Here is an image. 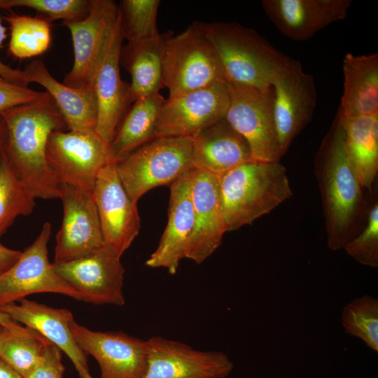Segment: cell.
I'll use <instances>...</instances> for the list:
<instances>
[{"label":"cell","mask_w":378,"mask_h":378,"mask_svg":"<svg viewBox=\"0 0 378 378\" xmlns=\"http://www.w3.org/2000/svg\"><path fill=\"white\" fill-rule=\"evenodd\" d=\"M344 138L342 120L337 111L314 162L327 244L332 251L344 249L360 232L370 204L349 161Z\"/></svg>","instance_id":"6da1fadb"},{"label":"cell","mask_w":378,"mask_h":378,"mask_svg":"<svg viewBox=\"0 0 378 378\" xmlns=\"http://www.w3.org/2000/svg\"><path fill=\"white\" fill-rule=\"evenodd\" d=\"M1 115L7 131L5 155L17 177L35 198H60L61 183L48 163L46 146L52 132L67 127L52 98L47 92Z\"/></svg>","instance_id":"7a4b0ae2"},{"label":"cell","mask_w":378,"mask_h":378,"mask_svg":"<svg viewBox=\"0 0 378 378\" xmlns=\"http://www.w3.org/2000/svg\"><path fill=\"white\" fill-rule=\"evenodd\" d=\"M227 83L265 89L293 59L274 48L255 30L236 22H202Z\"/></svg>","instance_id":"3957f363"},{"label":"cell","mask_w":378,"mask_h":378,"mask_svg":"<svg viewBox=\"0 0 378 378\" xmlns=\"http://www.w3.org/2000/svg\"><path fill=\"white\" fill-rule=\"evenodd\" d=\"M218 176L227 232L251 224L293 195L280 162L252 160Z\"/></svg>","instance_id":"277c9868"},{"label":"cell","mask_w":378,"mask_h":378,"mask_svg":"<svg viewBox=\"0 0 378 378\" xmlns=\"http://www.w3.org/2000/svg\"><path fill=\"white\" fill-rule=\"evenodd\" d=\"M162 79L169 98L227 82L216 50L200 22L177 35L167 34L163 47Z\"/></svg>","instance_id":"5b68a950"},{"label":"cell","mask_w":378,"mask_h":378,"mask_svg":"<svg viewBox=\"0 0 378 378\" xmlns=\"http://www.w3.org/2000/svg\"><path fill=\"white\" fill-rule=\"evenodd\" d=\"M116 164L120 181L136 203L148 190L171 186L194 168L191 137H155Z\"/></svg>","instance_id":"8992f818"},{"label":"cell","mask_w":378,"mask_h":378,"mask_svg":"<svg viewBox=\"0 0 378 378\" xmlns=\"http://www.w3.org/2000/svg\"><path fill=\"white\" fill-rule=\"evenodd\" d=\"M71 36L74 64L62 81L73 88L93 86L96 72L120 27L119 6L113 0H92L86 17L62 22Z\"/></svg>","instance_id":"52a82bcc"},{"label":"cell","mask_w":378,"mask_h":378,"mask_svg":"<svg viewBox=\"0 0 378 378\" xmlns=\"http://www.w3.org/2000/svg\"><path fill=\"white\" fill-rule=\"evenodd\" d=\"M46 159L60 183L88 192H92L100 170L112 162L109 146L94 130L52 132Z\"/></svg>","instance_id":"ba28073f"},{"label":"cell","mask_w":378,"mask_h":378,"mask_svg":"<svg viewBox=\"0 0 378 378\" xmlns=\"http://www.w3.org/2000/svg\"><path fill=\"white\" fill-rule=\"evenodd\" d=\"M230 103L227 121L247 141L254 161L280 162L274 118V89L227 83Z\"/></svg>","instance_id":"9c48e42d"},{"label":"cell","mask_w":378,"mask_h":378,"mask_svg":"<svg viewBox=\"0 0 378 378\" xmlns=\"http://www.w3.org/2000/svg\"><path fill=\"white\" fill-rule=\"evenodd\" d=\"M120 258L104 244L80 258L52 265L58 276L79 294L80 300L121 306L125 303V269Z\"/></svg>","instance_id":"30bf717a"},{"label":"cell","mask_w":378,"mask_h":378,"mask_svg":"<svg viewBox=\"0 0 378 378\" xmlns=\"http://www.w3.org/2000/svg\"><path fill=\"white\" fill-rule=\"evenodd\" d=\"M51 225L46 222L34 241L18 260L0 274V306L37 293H55L80 300L79 294L60 278L49 261Z\"/></svg>","instance_id":"8fae6325"},{"label":"cell","mask_w":378,"mask_h":378,"mask_svg":"<svg viewBox=\"0 0 378 378\" xmlns=\"http://www.w3.org/2000/svg\"><path fill=\"white\" fill-rule=\"evenodd\" d=\"M230 103L227 82L216 83L165 99L155 128V137H192L225 118Z\"/></svg>","instance_id":"7c38bea8"},{"label":"cell","mask_w":378,"mask_h":378,"mask_svg":"<svg viewBox=\"0 0 378 378\" xmlns=\"http://www.w3.org/2000/svg\"><path fill=\"white\" fill-rule=\"evenodd\" d=\"M272 85L275 127L283 156L314 115L316 88L314 76L304 72L295 59L276 76Z\"/></svg>","instance_id":"4fadbf2b"},{"label":"cell","mask_w":378,"mask_h":378,"mask_svg":"<svg viewBox=\"0 0 378 378\" xmlns=\"http://www.w3.org/2000/svg\"><path fill=\"white\" fill-rule=\"evenodd\" d=\"M92 192L104 243L121 257L138 235L141 221L137 203L125 190L115 163L100 170Z\"/></svg>","instance_id":"5bb4252c"},{"label":"cell","mask_w":378,"mask_h":378,"mask_svg":"<svg viewBox=\"0 0 378 378\" xmlns=\"http://www.w3.org/2000/svg\"><path fill=\"white\" fill-rule=\"evenodd\" d=\"M70 329L82 351L98 362L101 378H143L147 368V340L120 331H93L74 319Z\"/></svg>","instance_id":"9a60e30c"},{"label":"cell","mask_w":378,"mask_h":378,"mask_svg":"<svg viewBox=\"0 0 378 378\" xmlns=\"http://www.w3.org/2000/svg\"><path fill=\"white\" fill-rule=\"evenodd\" d=\"M147 342V368L143 378H225L234 368L221 351L197 350L160 336H153Z\"/></svg>","instance_id":"2e32d148"},{"label":"cell","mask_w":378,"mask_h":378,"mask_svg":"<svg viewBox=\"0 0 378 378\" xmlns=\"http://www.w3.org/2000/svg\"><path fill=\"white\" fill-rule=\"evenodd\" d=\"M59 199L63 218L56 236L55 263L77 259L105 244L92 192L61 183Z\"/></svg>","instance_id":"e0dca14e"},{"label":"cell","mask_w":378,"mask_h":378,"mask_svg":"<svg viewBox=\"0 0 378 378\" xmlns=\"http://www.w3.org/2000/svg\"><path fill=\"white\" fill-rule=\"evenodd\" d=\"M190 192L194 226L185 251V258L201 264L219 247L227 232L218 176L193 168Z\"/></svg>","instance_id":"ac0fdd59"},{"label":"cell","mask_w":378,"mask_h":378,"mask_svg":"<svg viewBox=\"0 0 378 378\" xmlns=\"http://www.w3.org/2000/svg\"><path fill=\"white\" fill-rule=\"evenodd\" d=\"M262 9L278 31L306 41L328 25L344 19L351 0H263Z\"/></svg>","instance_id":"d6986e66"},{"label":"cell","mask_w":378,"mask_h":378,"mask_svg":"<svg viewBox=\"0 0 378 378\" xmlns=\"http://www.w3.org/2000/svg\"><path fill=\"white\" fill-rule=\"evenodd\" d=\"M123 38L120 25L101 62L93 80L97 104L96 132L109 146L116 129L126 113L132 99L130 84L120 74Z\"/></svg>","instance_id":"ffe728a7"},{"label":"cell","mask_w":378,"mask_h":378,"mask_svg":"<svg viewBox=\"0 0 378 378\" xmlns=\"http://www.w3.org/2000/svg\"><path fill=\"white\" fill-rule=\"evenodd\" d=\"M193 168L170 186L167 224L155 251L146 265L150 267H163L175 274L194 226V210L190 192Z\"/></svg>","instance_id":"44dd1931"},{"label":"cell","mask_w":378,"mask_h":378,"mask_svg":"<svg viewBox=\"0 0 378 378\" xmlns=\"http://www.w3.org/2000/svg\"><path fill=\"white\" fill-rule=\"evenodd\" d=\"M19 302L0 306V312L36 331L59 347L71 359L78 374L88 370L87 355L76 344L70 329L74 320L71 311L25 298Z\"/></svg>","instance_id":"7402d4cb"},{"label":"cell","mask_w":378,"mask_h":378,"mask_svg":"<svg viewBox=\"0 0 378 378\" xmlns=\"http://www.w3.org/2000/svg\"><path fill=\"white\" fill-rule=\"evenodd\" d=\"M192 151L194 168L217 176L253 160L247 141L225 118L192 136Z\"/></svg>","instance_id":"603a6c76"},{"label":"cell","mask_w":378,"mask_h":378,"mask_svg":"<svg viewBox=\"0 0 378 378\" xmlns=\"http://www.w3.org/2000/svg\"><path fill=\"white\" fill-rule=\"evenodd\" d=\"M23 71L30 83L41 85L52 98L69 130H95L97 104L93 86L66 85L56 80L40 59L33 60Z\"/></svg>","instance_id":"cb8c5ba5"},{"label":"cell","mask_w":378,"mask_h":378,"mask_svg":"<svg viewBox=\"0 0 378 378\" xmlns=\"http://www.w3.org/2000/svg\"><path fill=\"white\" fill-rule=\"evenodd\" d=\"M339 113L345 118L378 114V54L346 53Z\"/></svg>","instance_id":"d4e9b609"},{"label":"cell","mask_w":378,"mask_h":378,"mask_svg":"<svg viewBox=\"0 0 378 378\" xmlns=\"http://www.w3.org/2000/svg\"><path fill=\"white\" fill-rule=\"evenodd\" d=\"M340 115L349 161L363 188L372 195L378 172V114L349 118Z\"/></svg>","instance_id":"484cf974"},{"label":"cell","mask_w":378,"mask_h":378,"mask_svg":"<svg viewBox=\"0 0 378 378\" xmlns=\"http://www.w3.org/2000/svg\"><path fill=\"white\" fill-rule=\"evenodd\" d=\"M164 102L160 92L134 102L119 123L109 145L112 162L118 163L155 138L156 121Z\"/></svg>","instance_id":"4316f807"},{"label":"cell","mask_w":378,"mask_h":378,"mask_svg":"<svg viewBox=\"0 0 378 378\" xmlns=\"http://www.w3.org/2000/svg\"><path fill=\"white\" fill-rule=\"evenodd\" d=\"M167 34L122 47L120 59L130 72L131 99L134 102L160 92L164 87L162 55Z\"/></svg>","instance_id":"83f0119b"},{"label":"cell","mask_w":378,"mask_h":378,"mask_svg":"<svg viewBox=\"0 0 378 378\" xmlns=\"http://www.w3.org/2000/svg\"><path fill=\"white\" fill-rule=\"evenodd\" d=\"M49 342L26 326H0V359L24 377L39 362Z\"/></svg>","instance_id":"f1b7e54d"},{"label":"cell","mask_w":378,"mask_h":378,"mask_svg":"<svg viewBox=\"0 0 378 378\" xmlns=\"http://www.w3.org/2000/svg\"><path fill=\"white\" fill-rule=\"evenodd\" d=\"M8 24L9 53L18 59L43 54L51 43L50 22L37 15L31 17L10 10L2 17Z\"/></svg>","instance_id":"f546056e"},{"label":"cell","mask_w":378,"mask_h":378,"mask_svg":"<svg viewBox=\"0 0 378 378\" xmlns=\"http://www.w3.org/2000/svg\"><path fill=\"white\" fill-rule=\"evenodd\" d=\"M35 200L15 175L4 153L0 161V237L18 216L32 213Z\"/></svg>","instance_id":"4dcf8cb0"},{"label":"cell","mask_w":378,"mask_h":378,"mask_svg":"<svg viewBox=\"0 0 378 378\" xmlns=\"http://www.w3.org/2000/svg\"><path fill=\"white\" fill-rule=\"evenodd\" d=\"M160 0H122L118 4L121 34L127 44L158 36L157 16Z\"/></svg>","instance_id":"1f68e13d"},{"label":"cell","mask_w":378,"mask_h":378,"mask_svg":"<svg viewBox=\"0 0 378 378\" xmlns=\"http://www.w3.org/2000/svg\"><path fill=\"white\" fill-rule=\"evenodd\" d=\"M344 331L378 352V298L364 295L347 303L342 312Z\"/></svg>","instance_id":"d6a6232c"},{"label":"cell","mask_w":378,"mask_h":378,"mask_svg":"<svg viewBox=\"0 0 378 378\" xmlns=\"http://www.w3.org/2000/svg\"><path fill=\"white\" fill-rule=\"evenodd\" d=\"M92 0H0V7L10 9L25 7L37 11L39 16L51 22L75 21L86 17L91 7Z\"/></svg>","instance_id":"836d02e7"},{"label":"cell","mask_w":378,"mask_h":378,"mask_svg":"<svg viewBox=\"0 0 378 378\" xmlns=\"http://www.w3.org/2000/svg\"><path fill=\"white\" fill-rule=\"evenodd\" d=\"M370 204L366 220L360 232L344 250L348 255L362 265L378 267V202Z\"/></svg>","instance_id":"e575fe53"},{"label":"cell","mask_w":378,"mask_h":378,"mask_svg":"<svg viewBox=\"0 0 378 378\" xmlns=\"http://www.w3.org/2000/svg\"><path fill=\"white\" fill-rule=\"evenodd\" d=\"M47 92L34 90L8 82L0 77V115L16 106L27 104L43 98Z\"/></svg>","instance_id":"d590c367"},{"label":"cell","mask_w":378,"mask_h":378,"mask_svg":"<svg viewBox=\"0 0 378 378\" xmlns=\"http://www.w3.org/2000/svg\"><path fill=\"white\" fill-rule=\"evenodd\" d=\"M64 370L62 362V351L50 342L39 362L23 378H64Z\"/></svg>","instance_id":"8d00e7d4"},{"label":"cell","mask_w":378,"mask_h":378,"mask_svg":"<svg viewBox=\"0 0 378 378\" xmlns=\"http://www.w3.org/2000/svg\"><path fill=\"white\" fill-rule=\"evenodd\" d=\"M1 9V7H0ZM6 28L4 26L0 16V48L6 38ZM0 77L16 85L28 87L30 81L23 70L13 69L0 60Z\"/></svg>","instance_id":"74e56055"},{"label":"cell","mask_w":378,"mask_h":378,"mask_svg":"<svg viewBox=\"0 0 378 378\" xmlns=\"http://www.w3.org/2000/svg\"><path fill=\"white\" fill-rule=\"evenodd\" d=\"M21 253L22 251L7 248L0 242V274L8 270Z\"/></svg>","instance_id":"f35d334b"},{"label":"cell","mask_w":378,"mask_h":378,"mask_svg":"<svg viewBox=\"0 0 378 378\" xmlns=\"http://www.w3.org/2000/svg\"><path fill=\"white\" fill-rule=\"evenodd\" d=\"M0 378H23L13 368L0 359Z\"/></svg>","instance_id":"ab89813d"},{"label":"cell","mask_w":378,"mask_h":378,"mask_svg":"<svg viewBox=\"0 0 378 378\" xmlns=\"http://www.w3.org/2000/svg\"><path fill=\"white\" fill-rule=\"evenodd\" d=\"M7 131L5 121L0 115V161L1 160L6 149Z\"/></svg>","instance_id":"60d3db41"},{"label":"cell","mask_w":378,"mask_h":378,"mask_svg":"<svg viewBox=\"0 0 378 378\" xmlns=\"http://www.w3.org/2000/svg\"><path fill=\"white\" fill-rule=\"evenodd\" d=\"M18 324V323L13 321L9 316L0 312V326L10 328Z\"/></svg>","instance_id":"b9f144b4"},{"label":"cell","mask_w":378,"mask_h":378,"mask_svg":"<svg viewBox=\"0 0 378 378\" xmlns=\"http://www.w3.org/2000/svg\"><path fill=\"white\" fill-rule=\"evenodd\" d=\"M80 378H92L91 375L89 373V371H85L80 374H79Z\"/></svg>","instance_id":"7bdbcfd3"}]
</instances>
